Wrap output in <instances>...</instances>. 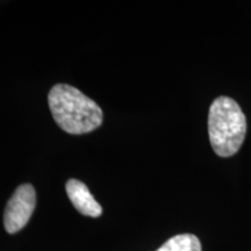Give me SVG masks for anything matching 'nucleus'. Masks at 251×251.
<instances>
[{"instance_id": "nucleus-1", "label": "nucleus", "mask_w": 251, "mask_h": 251, "mask_svg": "<svg viewBox=\"0 0 251 251\" xmlns=\"http://www.w3.org/2000/svg\"><path fill=\"white\" fill-rule=\"evenodd\" d=\"M48 103L56 124L69 134L90 133L102 124V111L98 103L68 84L52 87Z\"/></svg>"}, {"instance_id": "nucleus-2", "label": "nucleus", "mask_w": 251, "mask_h": 251, "mask_svg": "<svg viewBox=\"0 0 251 251\" xmlns=\"http://www.w3.org/2000/svg\"><path fill=\"white\" fill-rule=\"evenodd\" d=\"M247 120L238 103L228 97H219L209 107L208 134L218 156L230 157L242 147Z\"/></svg>"}, {"instance_id": "nucleus-3", "label": "nucleus", "mask_w": 251, "mask_h": 251, "mask_svg": "<svg viewBox=\"0 0 251 251\" xmlns=\"http://www.w3.org/2000/svg\"><path fill=\"white\" fill-rule=\"evenodd\" d=\"M36 206V193L30 184L20 185L8 200L4 213L6 231L15 234L28 224Z\"/></svg>"}, {"instance_id": "nucleus-4", "label": "nucleus", "mask_w": 251, "mask_h": 251, "mask_svg": "<svg viewBox=\"0 0 251 251\" xmlns=\"http://www.w3.org/2000/svg\"><path fill=\"white\" fill-rule=\"evenodd\" d=\"M68 197L80 214L91 218H99L102 214V208L99 202L94 199L89 187L83 181L69 179L65 185Z\"/></svg>"}, {"instance_id": "nucleus-5", "label": "nucleus", "mask_w": 251, "mask_h": 251, "mask_svg": "<svg viewBox=\"0 0 251 251\" xmlns=\"http://www.w3.org/2000/svg\"><path fill=\"white\" fill-rule=\"evenodd\" d=\"M157 251H201V243L196 235H176L166 241Z\"/></svg>"}]
</instances>
